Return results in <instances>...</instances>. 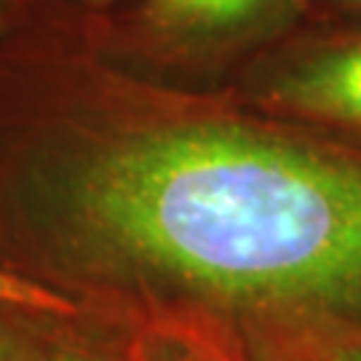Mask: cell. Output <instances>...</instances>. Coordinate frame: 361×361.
Masks as SVG:
<instances>
[{"label": "cell", "mask_w": 361, "mask_h": 361, "mask_svg": "<svg viewBox=\"0 0 361 361\" xmlns=\"http://www.w3.org/2000/svg\"><path fill=\"white\" fill-rule=\"evenodd\" d=\"M78 231L231 308L361 329V155L233 121L131 131L67 169Z\"/></svg>", "instance_id": "6da1fadb"}, {"label": "cell", "mask_w": 361, "mask_h": 361, "mask_svg": "<svg viewBox=\"0 0 361 361\" xmlns=\"http://www.w3.org/2000/svg\"><path fill=\"white\" fill-rule=\"evenodd\" d=\"M273 97L295 113L361 129V43L297 62L276 80Z\"/></svg>", "instance_id": "7a4b0ae2"}, {"label": "cell", "mask_w": 361, "mask_h": 361, "mask_svg": "<svg viewBox=\"0 0 361 361\" xmlns=\"http://www.w3.org/2000/svg\"><path fill=\"white\" fill-rule=\"evenodd\" d=\"M271 0H153V16L177 30H219L259 13Z\"/></svg>", "instance_id": "3957f363"}, {"label": "cell", "mask_w": 361, "mask_h": 361, "mask_svg": "<svg viewBox=\"0 0 361 361\" xmlns=\"http://www.w3.org/2000/svg\"><path fill=\"white\" fill-rule=\"evenodd\" d=\"M0 305L35 310V313H54V316L75 313V305L65 295H59L43 284H35L30 279L13 276L3 268H0Z\"/></svg>", "instance_id": "277c9868"}, {"label": "cell", "mask_w": 361, "mask_h": 361, "mask_svg": "<svg viewBox=\"0 0 361 361\" xmlns=\"http://www.w3.org/2000/svg\"><path fill=\"white\" fill-rule=\"evenodd\" d=\"M145 361H231L212 345H201L193 340H169L145 350Z\"/></svg>", "instance_id": "5b68a950"}, {"label": "cell", "mask_w": 361, "mask_h": 361, "mask_svg": "<svg viewBox=\"0 0 361 361\" xmlns=\"http://www.w3.org/2000/svg\"><path fill=\"white\" fill-rule=\"evenodd\" d=\"M329 361H361V340L345 343L343 348H337Z\"/></svg>", "instance_id": "8992f818"}, {"label": "cell", "mask_w": 361, "mask_h": 361, "mask_svg": "<svg viewBox=\"0 0 361 361\" xmlns=\"http://www.w3.org/2000/svg\"><path fill=\"white\" fill-rule=\"evenodd\" d=\"M0 361H8V350L3 345V340H0Z\"/></svg>", "instance_id": "52a82bcc"}, {"label": "cell", "mask_w": 361, "mask_h": 361, "mask_svg": "<svg viewBox=\"0 0 361 361\" xmlns=\"http://www.w3.org/2000/svg\"><path fill=\"white\" fill-rule=\"evenodd\" d=\"M343 3H350V6H361V0H343Z\"/></svg>", "instance_id": "ba28073f"}, {"label": "cell", "mask_w": 361, "mask_h": 361, "mask_svg": "<svg viewBox=\"0 0 361 361\" xmlns=\"http://www.w3.org/2000/svg\"><path fill=\"white\" fill-rule=\"evenodd\" d=\"M56 361H75V359H56Z\"/></svg>", "instance_id": "9c48e42d"}]
</instances>
